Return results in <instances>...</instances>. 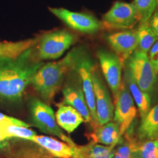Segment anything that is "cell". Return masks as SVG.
Listing matches in <instances>:
<instances>
[{"mask_svg":"<svg viewBox=\"0 0 158 158\" xmlns=\"http://www.w3.org/2000/svg\"><path fill=\"white\" fill-rule=\"evenodd\" d=\"M107 41L124 63L138 48L136 30L124 31L111 34L108 36Z\"/></svg>","mask_w":158,"mask_h":158,"instance_id":"14","label":"cell"},{"mask_svg":"<svg viewBox=\"0 0 158 158\" xmlns=\"http://www.w3.org/2000/svg\"><path fill=\"white\" fill-rule=\"evenodd\" d=\"M127 67L142 90L149 94L157 81L155 73L148 54L136 50L125 61Z\"/></svg>","mask_w":158,"mask_h":158,"instance_id":"7","label":"cell"},{"mask_svg":"<svg viewBox=\"0 0 158 158\" xmlns=\"http://www.w3.org/2000/svg\"><path fill=\"white\" fill-rule=\"evenodd\" d=\"M136 32L138 40L137 50L148 54L154 44L158 41V37L149 27L148 21L139 23Z\"/></svg>","mask_w":158,"mask_h":158,"instance_id":"20","label":"cell"},{"mask_svg":"<svg viewBox=\"0 0 158 158\" xmlns=\"http://www.w3.org/2000/svg\"><path fill=\"white\" fill-rule=\"evenodd\" d=\"M32 142L45 149L55 158H85L82 147H73L50 136L36 135Z\"/></svg>","mask_w":158,"mask_h":158,"instance_id":"13","label":"cell"},{"mask_svg":"<svg viewBox=\"0 0 158 158\" xmlns=\"http://www.w3.org/2000/svg\"><path fill=\"white\" fill-rule=\"evenodd\" d=\"M71 66V65H70ZM62 89L63 104L72 106L80 113L85 123H91L90 113L85 98L81 80L78 73L70 67Z\"/></svg>","mask_w":158,"mask_h":158,"instance_id":"6","label":"cell"},{"mask_svg":"<svg viewBox=\"0 0 158 158\" xmlns=\"http://www.w3.org/2000/svg\"><path fill=\"white\" fill-rule=\"evenodd\" d=\"M139 23L132 3L117 1L102 17L103 25L107 28L128 29Z\"/></svg>","mask_w":158,"mask_h":158,"instance_id":"9","label":"cell"},{"mask_svg":"<svg viewBox=\"0 0 158 158\" xmlns=\"http://www.w3.org/2000/svg\"><path fill=\"white\" fill-rule=\"evenodd\" d=\"M70 67L68 53L59 61L44 64L34 74L30 85L44 101L49 102L62 87Z\"/></svg>","mask_w":158,"mask_h":158,"instance_id":"2","label":"cell"},{"mask_svg":"<svg viewBox=\"0 0 158 158\" xmlns=\"http://www.w3.org/2000/svg\"><path fill=\"white\" fill-rule=\"evenodd\" d=\"M15 138L7 137L4 135L0 131V155L6 158H11L14 156V150L13 143Z\"/></svg>","mask_w":158,"mask_h":158,"instance_id":"26","label":"cell"},{"mask_svg":"<svg viewBox=\"0 0 158 158\" xmlns=\"http://www.w3.org/2000/svg\"><path fill=\"white\" fill-rule=\"evenodd\" d=\"M123 80L138 108L141 118H143L151 108V100L149 94L139 87L127 68L125 70Z\"/></svg>","mask_w":158,"mask_h":158,"instance_id":"16","label":"cell"},{"mask_svg":"<svg viewBox=\"0 0 158 158\" xmlns=\"http://www.w3.org/2000/svg\"><path fill=\"white\" fill-rule=\"evenodd\" d=\"M149 53V60L151 63L155 73L158 74V40L152 46Z\"/></svg>","mask_w":158,"mask_h":158,"instance_id":"28","label":"cell"},{"mask_svg":"<svg viewBox=\"0 0 158 158\" xmlns=\"http://www.w3.org/2000/svg\"><path fill=\"white\" fill-rule=\"evenodd\" d=\"M1 132L7 137L16 138L32 142L36 132L27 127L11 124H0Z\"/></svg>","mask_w":158,"mask_h":158,"instance_id":"21","label":"cell"},{"mask_svg":"<svg viewBox=\"0 0 158 158\" xmlns=\"http://www.w3.org/2000/svg\"><path fill=\"white\" fill-rule=\"evenodd\" d=\"M71 68L75 70L81 80L85 100L90 113L91 123L94 127L98 126L96 113L95 95L92 74L95 69L94 63L87 52L81 47L74 48L69 52Z\"/></svg>","mask_w":158,"mask_h":158,"instance_id":"3","label":"cell"},{"mask_svg":"<svg viewBox=\"0 0 158 158\" xmlns=\"http://www.w3.org/2000/svg\"><path fill=\"white\" fill-rule=\"evenodd\" d=\"M135 158H158V139L143 141L137 145Z\"/></svg>","mask_w":158,"mask_h":158,"instance_id":"24","label":"cell"},{"mask_svg":"<svg viewBox=\"0 0 158 158\" xmlns=\"http://www.w3.org/2000/svg\"><path fill=\"white\" fill-rule=\"evenodd\" d=\"M40 38H34L17 42H0V57H15L31 48L37 45Z\"/></svg>","mask_w":158,"mask_h":158,"instance_id":"19","label":"cell"},{"mask_svg":"<svg viewBox=\"0 0 158 158\" xmlns=\"http://www.w3.org/2000/svg\"><path fill=\"white\" fill-rule=\"evenodd\" d=\"M97 56L103 75L112 91L114 102L116 101L122 83V69L124 62L115 52L100 49Z\"/></svg>","mask_w":158,"mask_h":158,"instance_id":"8","label":"cell"},{"mask_svg":"<svg viewBox=\"0 0 158 158\" xmlns=\"http://www.w3.org/2000/svg\"><path fill=\"white\" fill-rule=\"evenodd\" d=\"M93 141L106 146L115 147L121 138L119 125L115 122L110 121L105 124L98 125L92 135Z\"/></svg>","mask_w":158,"mask_h":158,"instance_id":"18","label":"cell"},{"mask_svg":"<svg viewBox=\"0 0 158 158\" xmlns=\"http://www.w3.org/2000/svg\"><path fill=\"white\" fill-rule=\"evenodd\" d=\"M44 64L38 56L36 46L15 57H0V100L21 102L32 76Z\"/></svg>","mask_w":158,"mask_h":158,"instance_id":"1","label":"cell"},{"mask_svg":"<svg viewBox=\"0 0 158 158\" xmlns=\"http://www.w3.org/2000/svg\"><path fill=\"white\" fill-rule=\"evenodd\" d=\"M138 135L143 142L158 139V103L142 119Z\"/></svg>","mask_w":158,"mask_h":158,"instance_id":"17","label":"cell"},{"mask_svg":"<svg viewBox=\"0 0 158 158\" xmlns=\"http://www.w3.org/2000/svg\"><path fill=\"white\" fill-rule=\"evenodd\" d=\"M57 124L69 134L72 133L85 122L84 118L72 106L60 104L55 114Z\"/></svg>","mask_w":158,"mask_h":158,"instance_id":"15","label":"cell"},{"mask_svg":"<svg viewBox=\"0 0 158 158\" xmlns=\"http://www.w3.org/2000/svg\"><path fill=\"white\" fill-rule=\"evenodd\" d=\"M76 40L74 35L66 30H59L44 35L36 45L40 60L60 58Z\"/></svg>","mask_w":158,"mask_h":158,"instance_id":"5","label":"cell"},{"mask_svg":"<svg viewBox=\"0 0 158 158\" xmlns=\"http://www.w3.org/2000/svg\"><path fill=\"white\" fill-rule=\"evenodd\" d=\"M49 11L68 27L80 32L93 34L97 32L101 23L96 17L87 12H73L64 8H48Z\"/></svg>","mask_w":158,"mask_h":158,"instance_id":"10","label":"cell"},{"mask_svg":"<svg viewBox=\"0 0 158 158\" xmlns=\"http://www.w3.org/2000/svg\"><path fill=\"white\" fill-rule=\"evenodd\" d=\"M81 147L85 158H113L114 156V146L102 145L92 142Z\"/></svg>","mask_w":158,"mask_h":158,"instance_id":"22","label":"cell"},{"mask_svg":"<svg viewBox=\"0 0 158 158\" xmlns=\"http://www.w3.org/2000/svg\"><path fill=\"white\" fill-rule=\"evenodd\" d=\"M0 124H11L30 128L32 125L23 121L0 113Z\"/></svg>","mask_w":158,"mask_h":158,"instance_id":"27","label":"cell"},{"mask_svg":"<svg viewBox=\"0 0 158 158\" xmlns=\"http://www.w3.org/2000/svg\"><path fill=\"white\" fill-rule=\"evenodd\" d=\"M148 23L153 32L156 35L158 38V6L148 21Z\"/></svg>","mask_w":158,"mask_h":158,"instance_id":"29","label":"cell"},{"mask_svg":"<svg viewBox=\"0 0 158 158\" xmlns=\"http://www.w3.org/2000/svg\"><path fill=\"white\" fill-rule=\"evenodd\" d=\"M28 109L32 125L43 133L52 135L73 147L78 145L73 140L66 135L57 124L53 109L45 102L36 97L28 101Z\"/></svg>","mask_w":158,"mask_h":158,"instance_id":"4","label":"cell"},{"mask_svg":"<svg viewBox=\"0 0 158 158\" xmlns=\"http://www.w3.org/2000/svg\"><path fill=\"white\" fill-rule=\"evenodd\" d=\"M137 145L135 142L131 141L125 142L119 145L115 151L113 158H135Z\"/></svg>","mask_w":158,"mask_h":158,"instance_id":"25","label":"cell"},{"mask_svg":"<svg viewBox=\"0 0 158 158\" xmlns=\"http://www.w3.org/2000/svg\"><path fill=\"white\" fill-rule=\"evenodd\" d=\"M115 104L113 121L119 125L121 136L129 129L136 115L134 100L124 80Z\"/></svg>","mask_w":158,"mask_h":158,"instance_id":"11","label":"cell"},{"mask_svg":"<svg viewBox=\"0 0 158 158\" xmlns=\"http://www.w3.org/2000/svg\"><path fill=\"white\" fill-rule=\"evenodd\" d=\"M92 79L98 123L99 125H102L113 119L114 106L107 89L96 69L93 70Z\"/></svg>","mask_w":158,"mask_h":158,"instance_id":"12","label":"cell"},{"mask_svg":"<svg viewBox=\"0 0 158 158\" xmlns=\"http://www.w3.org/2000/svg\"><path fill=\"white\" fill-rule=\"evenodd\" d=\"M137 13L139 23H147L158 6V0H134L132 3Z\"/></svg>","mask_w":158,"mask_h":158,"instance_id":"23","label":"cell"}]
</instances>
